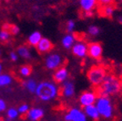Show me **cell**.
Instances as JSON below:
<instances>
[{"label": "cell", "mask_w": 122, "mask_h": 121, "mask_svg": "<svg viewBox=\"0 0 122 121\" xmlns=\"http://www.w3.org/2000/svg\"><path fill=\"white\" fill-rule=\"evenodd\" d=\"M109 73V69L103 64H95L88 69L86 77L92 86L97 88Z\"/></svg>", "instance_id": "obj_3"}, {"label": "cell", "mask_w": 122, "mask_h": 121, "mask_svg": "<svg viewBox=\"0 0 122 121\" xmlns=\"http://www.w3.org/2000/svg\"><path fill=\"white\" fill-rule=\"evenodd\" d=\"M87 34L92 37H96L100 34V28L95 25H89L87 28Z\"/></svg>", "instance_id": "obj_24"}, {"label": "cell", "mask_w": 122, "mask_h": 121, "mask_svg": "<svg viewBox=\"0 0 122 121\" xmlns=\"http://www.w3.org/2000/svg\"><path fill=\"white\" fill-rule=\"evenodd\" d=\"M36 50L40 53H48L52 51L53 47V42L50 41L48 38L42 37L38 42L37 45L36 46Z\"/></svg>", "instance_id": "obj_13"}, {"label": "cell", "mask_w": 122, "mask_h": 121, "mask_svg": "<svg viewBox=\"0 0 122 121\" xmlns=\"http://www.w3.org/2000/svg\"><path fill=\"white\" fill-rule=\"evenodd\" d=\"M76 40H77V37L74 33H67L61 40V45L63 46L64 48L67 50L71 49V47L76 42Z\"/></svg>", "instance_id": "obj_15"}, {"label": "cell", "mask_w": 122, "mask_h": 121, "mask_svg": "<svg viewBox=\"0 0 122 121\" xmlns=\"http://www.w3.org/2000/svg\"><path fill=\"white\" fill-rule=\"evenodd\" d=\"M65 121H88L83 109L79 107H72L65 114Z\"/></svg>", "instance_id": "obj_8"}, {"label": "cell", "mask_w": 122, "mask_h": 121, "mask_svg": "<svg viewBox=\"0 0 122 121\" xmlns=\"http://www.w3.org/2000/svg\"><path fill=\"white\" fill-rule=\"evenodd\" d=\"M97 95L96 90H88L81 93L78 98V102L81 108H85L86 106L93 105L97 100Z\"/></svg>", "instance_id": "obj_7"}, {"label": "cell", "mask_w": 122, "mask_h": 121, "mask_svg": "<svg viewBox=\"0 0 122 121\" xmlns=\"http://www.w3.org/2000/svg\"><path fill=\"white\" fill-rule=\"evenodd\" d=\"M37 82L35 79H32V78H29L28 80H26L24 83H23V86L25 87V89L30 93H35L36 89V86H37Z\"/></svg>", "instance_id": "obj_20"}, {"label": "cell", "mask_w": 122, "mask_h": 121, "mask_svg": "<svg viewBox=\"0 0 122 121\" xmlns=\"http://www.w3.org/2000/svg\"><path fill=\"white\" fill-rule=\"evenodd\" d=\"M1 54H2V51H1V49H0V57H1Z\"/></svg>", "instance_id": "obj_36"}, {"label": "cell", "mask_w": 122, "mask_h": 121, "mask_svg": "<svg viewBox=\"0 0 122 121\" xmlns=\"http://www.w3.org/2000/svg\"><path fill=\"white\" fill-rule=\"evenodd\" d=\"M10 32L8 30H5V29H1L0 30V42H5L7 41H9L10 38Z\"/></svg>", "instance_id": "obj_25"}, {"label": "cell", "mask_w": 122, "mask_h": 121, "mask_svg": "<svg viewBox=\"0 0 122 121\" xmlns=\"http://www.w3.org/2000/svg\"><path fill=\"white\" fill-rule=\"evenodd\" d=\"M59 94L65 99H71L76 94V86L73 81L67 80L61 84L59 87Z\"/></svg>", "instance_id": "obj_10"}, {"label": "cell", "mask_w": 122, "mask_h": 121, "mask_svg": "<svg viewBox=\"0 0 122 121\" xmlns=\"http://www.w3.org/2000/svg\"><path fill=\"white\" fill-rule=\"evenodd\" d=\"M29 109H30V107H29V105L26 103H22L21 105H20L19 108H17L19 114H26L27 112L29 111Z\"/></svg>", "instance_id": "obj_27"}, {"label": "cell", "mask_w": 122, "mask_h": 121, "mask_svg": "<svg viewBox=\"0 0 122 121\" xmlns=\"http://www.w3.org/2000/svg\"><path fill=\"white\" fill-rule=\"evenodd\" d=\"M98 96H104L108 97H114L119 96L121 92V79L117 75L109 72L103 81L97 87Z\"/></svg>", "instance_id": "obj_1"}, {"label": "cell", "mask_w": 122, "mask_h": 121, "mask_svg": "<svg viewBox=\"0 0 122 121\" xmlns=\"http://www.w3.org/2000/svg\"><path fill=\"white\" fill-rule=\"evenodd\" d=\"M64 64L63 57L59 54V53L53 52V53H49V54L46 57L45 59V67L49 70H57L58 68L61 67Z\"/></svg>", "instance_id": "obj_5"}, {"label": "cell", "mask_w": 122, "mask_h": 121, "mask_svg": "<svg viewBox=\"0 0 122 121\" xmlns=\"http://www.w3.org/2000/svg\"><path fill=\"white\" fill-rule=\"evenodd\" d=\"M94 105L97 108L100 117L105 119H111L114 117L115 109L110 97L98 96Z\"/></svg>", "instance_id": "obj_4"}, {"label": "cell", "mask_w": 122, "mask_h": 121, "mask_svg": "<svg viewBox=\"0 0 122 121\" xmlns=\"http://www.w3.org/2000/svg\"><path fill=\"white\" fill-rule=\"evenodd\" d=\"M75 28H76V22L73 20H69L66 23V25H65L66 31L68 33H73V31L75 30Z\"/></svg>", "instance_id": "obj_26"}, {"label": "cell", "mask_w": 122, "mask_h": 121, "mask_svg": "<svg viewBox=\"0 0 122 121\" xmlns=\"http://www.w3.org/2000/svg\"><path fill=\"white\" fill-rule=\"evenodd\" d=\"M13 81V78L10 75L2 73L0 75V87H4L10 86Z\"/></svg>", "instance_id": "obj_21"}, {"label": "cell", "mask_w": 122, "mask_h": 121, "mask_svg": "<svg viewBox=\"0 0 122 121\" xmlns=\"http://www.w3.org/2000/svg\"><path fill=\"white\" fill-rule=\"evenodd\" d=\"M31 67L30 65H27V64H25V65H22L20 66L19 70V74L22 77H29L31 74Z\"/></svg>", "instance_id": "obj_23"}, {"label": "cell", "mask_w": 122, "mask_h": 121, "mask_svg": "<svg viewBox=\"0 0 122 121\" xmlns=\"http://www.w3.org/2000/svg\"><path fill=\"white\" fill-rule=\"evenodd\" d=\"M35 94L42 102H50L59 96V86L54 81H43L37 84Z\"/></svg>", "instance_id": "obj_2"}, {"label": "cell", "mask_w": 122, "mask_h": 121, "mask_svg": "<svg viewBox=\"0 0 122 121\" xmlns=\"http://www.w3.org/2000/svg\"><path fill=\"white\" fill-rule=\"evenodd\" d=\"M71 52L76 58L84 59L87 57L88 43L83 39L76 40V42L71 47Z\"/></svg>", "instance_id": "obj_6"}, {"label": "cell", "mask_w": 122, "mask_h": 121, "mask_svg": "<svg viewBox=\"0 0 122 121\" xmlns=\"http://www.w3.org/2000/svg\"><path fill=\"white\" fill-rule=\"evenodd\" d=\"M2 72H3V64L0 63V75L2 74Z\"/></svg>", "instance_id": "obj_35"}, {"label": "cell", "mask_w": 122, "mask_h": 121, "mask_svg": "<svg viewBox=\"0 0 122 121\" xmlns=\"http://www.w3.org/2000/svg\"><path fill=\"white\" fill-rule=\"evenodd\" d=\"M16 53L18 54V56L24 59H30L31 58V53L30 50L28 47L26 46H20L18 47L17 50H16Z\"/></svg>", "instance_id": "obj_18"}, {"label": "cell", "mask_w": 122, "mask_h": 121, "mask_svg": "<svg viewBox=\"0 0 122 121\" xmlns=\"http://www.w3.org/2000/svg\"><path fill=\"white\" fill-rule=\"evenodd\" d=\"M118 21L120 23V24H122V15H120V16H119V18H118Z\"/></svg>", "instance_id": "obj_34"}, {"label": "cell", "mask_w": 122, "mask_h": 121, "mask_svg": "<svg viewBox=\"0 0 122 121\" xmlns=\"http://www.w3.org/2000/svg\"><path fill=\"white\" fill-rule=\"evenodd\" d=\"M87 56L94 60H99L103 56V47L99 42H91L88 44Z\"/></svg>", "instance_id": "obj_11"}, {"label": "cell", "mask_w": 122, "mask_h": 121, "mask_svg": "<svg viewBox=\"0 0 122 121\" xmlns=\"http://www.w3.org/2000/svg\"><path fill=\"white\" fill-rule=\"evenodd\" d=\"M0 6H1V0H0Z\"/></svg>", "instance_id": "obj_38"}, {"label": "cell", "mask_w": 122, "mask_h": 121, "mask_svg": "<svg viewBox=\"0 0 122 121\" xmlns=\"http://www.w3.org/2000/svg\"><path fill=\"white\" fill-rule=\"evenodd\" d=\"M97 2L98 4H100L101 6H105V5H109V4H113L114 0H97Z\"/></svg>", "instance_id": "obj_29"}, {"label": "cell", "mask_w": 122, "mask_h": 121, "mask_svg": "<svg viewBox=\"0 0 122 121\" xmlns=\"http://www.w3.org/2000/svg\"><path fill=\"white\" fill-rule=\"evenodd\" d=\"M83 111L85 113V114H86V116L87 117V119H90L92 120L97 121L101 118L100 115H99V113L97 111V108H96L94 104L83 108Z\"/></svg>", "instance_id": "obj_16"}, {"label": "cell", "mask_w": 122, "mask_h": 121, "mask_svg": "<svg viewBox=\"0 0 122 121\" xmlns=\"http://www.w3.org/2000/svg\"><path fill=\"white\" fill-rule=\"evenodd\" d=\"M2 28L9 30H10V24H8V23H6V24H4V25L2 26Z\"/></svg>", "instance_id": "obj_33"}, {"label": "cell", "mask_w": 122, "mask_h": 121, "mask_svg": "<svg viewBox=\"0 0 122 121\" xmlns=\"http://www.w3.org/2000/svg\"><path fill=\"white\" fill-rule=\"evenodd\" d=\"M0 121H1V118H0Z\"/></svg>", "instance_id": "obj_39"}, {"label": "cell", "mask_w": 122, "mask_h": 121, "mask_svg": "<svg viewBox=\"0 0 122 121\" xmlns=\"http://www.w3.org/2000/svg\"><path fill=\"white\" fill-rule=\"evenodd\" d=\"M117 76H119V77L120 78V79H122V65L121 66H120L119 67V69H118V72H117Z\"/></svg>", "instance_id": "obj_32"}, {"label": "cell", "mask_w": 122, "mask_h": 121, "mask_svg": "<svg viewBox=\"0 0 122 121\" xmlns=\"http://www.w3.org/2000/svg\"><path fill=\"white\" fill-rule=\"evenodd\" d=\"M69 76H70V73H69V70H67V68L61 66L53 72V81L57 84H62L69 79Z\"/></svg>", "instance_id": "obj_12"}, {"label": "cell", "mask_w": 122, "mask_h": 121, "mask_svg": "<svg viewBox=\"0 0 122 121\" xmlns=\"http://www.w3.org/2000/svg\"><path fill=\"white\" fill-rule=\"evenodd\" d=\"M18 59H19V56H18V54L16 53V52H10V59L12 61V62H16V61L18 60Z\"/></svg>", "instance_id": "obj_30"}, {"label": "cell", "mask_w": 122, "mask_h": 121, "mask_svg": "<svg viewBox=\"0 0 122 121\" xmlns=\"http://www.w3.org/2000/svg\"><path fill=\"white\" fill-rule=\"evenodd\" d=\"M114 11H115V8L113 4H109V5H105L102 6L100 9V14L103 16L107 18H111L114 15Z\"/></svg>", "instance_id": "obj_19"}, {"label": "cell", "mask_w": 122, "mask_h": 121, "mask_svg": "<svg viewBox=\"0 0 122 121\" xmlns=\"http://www.w3.org/2000/svg\"><path fill=\"white\" fill-rule=\"evenodd\" d=\"M44 116V110L39 107H34L29 109L26 118L30 121H39Z\"/></svg>", "instance_id": "obj_14"}, {"label": "cell", "mask_w": 122, "mask_h": 121, "mask_svg": "<svg viewBox=\"0 0 122 121\" xmlns=\"http://www.w3.org/2000/svg\"><path fill=\"white\" fill-rule=\"evenodd\" d=\"M9 31L10 32V34L14 35V36H16L20 32V29L18 25H10V28L9 30Z\"/></svg>", "instance_id": "obj_28"}, {"label": "cell", "mask_w": 122, "mask_h": 121, "mask_svg": "<svg viewBox=\"0 0 122 121\" xmlns=\"http://www.w3.org/2000/svg\"><path fill=\"white\" fill-rule=\"evenodd\" d=\"M5 110H7V104L4 99L0 98V113H3Z\"/></svg>", "instance_id": "obj_31"}, {"label": "cell", "mask_w": 122, "mask_h": 121, "mask_svg": "<svg viewBox=\"0 0 122 121\" xmlns=\"http://www.w3.org/2000/svg\"><path fill=\"white\" fill-rule=\"evenodd\" d=\"M79 4L83 15L86 17H91L98 6L97 0H79Z\"/></svg>", "instance_id": "obj_9"}, {"label": "cell", "mask_w": 122, "mask_h": 121, "mask_svg": "<svg viewBox=\"0 0 122 121\" xmlns=\"http://www.w3.org/2000/svg\"><path fill=\"white\" fill-rule=\"evenodd\" d=\"M42 38V33L40 31H38V30H35V31H32L29 35V36L27 37V42H28V43L30 46L36 47Z\"/></svg>", "instance_id": "obj_17"}, {"label": "cell", "mask_w": 122, "mask_h": 121, "mask_svg": "<svg viewBox=\"0 0 122 121\" xmlns=\"http://www.w3.org/2000/svg\"><path fill=\"white\" fill-rule=\"evenodd\" d=\"M19 116V113H18L17 108H10L6 111V120L7 121H11L15 119Z\"/></svg>", "instance_id": "obj_22"}, {"label": "cell", "mask_w": 122, "mask_h": 121, "mask_svg": "<svg viewBox=\"0 0 122 121\" xmlns=\"http://www.w3.org/2000/svg\"><path fill=\"white\" fill-rule=\"evenodd\" d=\"M121 92H122V79H121Z\"/></svg>", "instance_id": "obj_37"}]
</instances>
